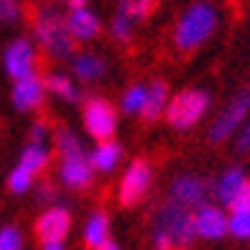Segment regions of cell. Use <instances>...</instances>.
<instances>
[{
    "mask_svg": "<svg viewBox=\"0 0 250 250\" xmlns=\"http://www.w3.org/2000/svg\"><path fill=\"white\" fill-rule=\"evenodd\" d=\"M31 184H33V176L31 174H26L23 168H13L10 171V176H8V189L13 191V194H23V191H28L31 189Z\"/></svg>",
    "mask_w": 250,
    "mask_h": 250,
    "instance_id": "26",
    "label": "cell"
},
{
    "mask_svg": "<svg viewBox=\"0 0 250 250\" xmlns=\"http://www.w3.org/2000/svg\"><path fill=\"white\" fill-rule=\"evenodd\" d=\"M64 23H66L69 36L74 39V43L77 41H89V39H95L100 33V18L92 13V10H87V8L72 10V13L64 18Z\"/></svg>",
    "mask_w": 250,
    "mask_h": 250,
    "instance_id": "15",
    "label": "cell"
},
{
    "mask_svg": "<svg viewBox=\"0 0 250 250\" xmlns=\"http://www.w3.org/2000/svg\"><path fill=\"white\" fill-rule=\"evenodd\" d=\"M107 232H110V220L105 212H95L84 225V245L97 250L100 245L107 243Z\"/></svg>",
    "mask_w": 250,
    "mask_h": 250,
    "instance_id": "19",
    "label": "cell"
},
{
    "mask_svg": "<svg viewBox=\"0 0 250 250\" xmlns=\"http://www.w3.org/2000/svg\"><path fill=\"white\" fill-rule=\"evenodd\" d=\"M194 232L202 240H222L227 235V212L220 204H202L194 209Z\"/></svg>",
    "mask_w": 250,
    "mask_h": 250,
    "instance_id": "11",
    "label": "cell"
},
{
    "mask_svg": "<svg viewBox=\"0 0 250 250\" xmlns=\"http://www.w3.org/2000/svg\"><path fill=\"white\" fill-rule=\"evenodd\" d=\"M248 174L243 166H230L225 168V171L217 176V181H214V197H217L220 204H225V207H230L232 199L240 194V189L248 184Z\"/></svg>",
    "mask_w": 250,
    "mask_h": 250,
    "instance_id": "13",
    "label": "cell"
},
{
    "mask_svg": "<svg viewBox=\"0 0 250 250\" xmlns=\"http://www.w3.org/2000/svg\"><path fill=\"white\" fill-rule=\"evenodd\" d=\"M146 92H148V87L146 84H133L128 92L123 95V112H141L143 105H146Z\"/></svg>",
    "mask_w": 250,
    "mask_h": 250,
    "instance_id": "23",
    "label": "cell"
},
{
    "mask_svg": "<svg viewBox=\"0 0 250 250\" xmlns=\"http://www.w3.org/2000/svg\"><path fill=\"white\" fill-rule=\"evenodd\" d=\"M151 10H153V3H143V0H125V3H120V13H125L130 21L146 18Z\"/></svg>",
    "mask_w": 250,
    "mask_h": 250,
    "instance_id": "27",
    "label": "cell"
},
{
    "mask_svg": "<svg viewBox=\"0 0 250 250\" xmlns=\"http://www.w3.org/2000/svg\"><path fill=\"white\" fill-rule=\"evenodd\" d=\"M110 31H112V36H115L118 41H130L133 39V21L118 10V13L112 16V21H110Z\"/></svg>",
    "mask_w": 250,
    "mask_h": 250,
    "instance_id": "25",
    "label": "cell"
},
{
    "mask_svg": "<svg viewBox=\"0 0 250 250\" xmlns=\"http://www.w3.org/2000/svg\"><path fill=\"white\" fill-rule=\"evenodd\" d=\"M212 105L209 92L204 89H184L166 105V120L176 130H189L207 115Z\"/></svg>",
    "mask_w": 250,
    "mask_h": 250,
    "instance_id": "5",
    "label": "cell"
},
{
    "mask_svg": "<svg viewBox=\"0 0 250 250\" xmlns=\"http://www.w3.org/2000/svg\"><path fill=\"white\" fill-rule=\"evenodd\" d=\"M43 87L51 89L56 97H62V100H66V102H77V100H79L77 87L72 84V79L64 77V74H49L46 82H43Z\"/></svg>",
    "mask_w": 250,
    "mask_h": 250,
    "instance_id": "21",
    "label": "cell"
},
{
    "mask_svg": "<svg viewBox=\"0 0 250 250\" xmlns=\"http://www.w3.org/2000/svg\"><path fill=\"white\" fill-rule=\"evenodd\" d=\"M69 227H72L69 212L62 209V207H54V209H49V212H43L41 217L36 220V235H39L41 243H46V240H59V243H64V237H66V232H69Z\"/></svg>",
    "mask_w": 250,
    "mask_h": 250,
    "instance_id": "12",
    "label": "cell"
},
{
    "mask_svg": "<svg viewBox=\"0 0 250 250\" xmlns=\"http://www.w3.org/2000/svg\"><path fill=\"white\" fill-rule=\"evenodd\" d=\"M43 135H46V123H33V128H31V143H41L43 141Z\"/></svg>",
    "mask_w": 250,
    "mask_h": 250,
    "instance_id": "31",
    "label": "cell"
},
{
    "mask_svg": "<svg viewBox=\"0 0 250 250\" xmlns=\"http://www.w3.org/2000/svg\"><path fill=\"white\" fill-rule=\"evenodd\" d=\"M250 115V89H240L227 105L220 110V115L209 125V141L225 143L243 128V123Z\"/></svg>",
    "mask_w": 250,
    "mask_h": 250,
    "instance_id": "6",
    "label": "cell"
},
{
    "mask_svg": "<svg viewBox=\"0 0 250 250\" xmlns=\"http://www.w3.org/2000/svg\"><path fill=\"white\" fill-rule=\"evenodd\" d=\"M3 64H5V72L16 82L33 77V69H36V49H33V43L28 39L10 41L3 54Z\"/></svg>",
    "mask_w": 250,
    "mask_h": 250,
    "instance_id": "10",
    "label": "cell"
},
{
    "mask_svg": "<svg viewBox=\"0 0 250 250\" xmlns=\"http://www.w3.org/2000/svg\"><path fill=\"white\" fill-rule=\"evenodd\" d=\"M220 26V10L212 3H191L174 26V43L179 51H194L207 43Z\"/></svg>",
    "mask_w": 250,
    "mask_h": 250,
    "instance_id": "2",
    "label": "cell"
},
{
    "mask_svg": "<svg viewBox=\"0 0 250 250\" xmlns=\"http://www.w3.org/2000/svg\"><path fill=\"white\" fill-rule=\"evenodd\" d=\"M41 250H64V243H59V240H46V243H41Z\"/></svg>",
    "mask_w": 250,
    "mask_h": 250,
    "instance_id": "32",
    "label": "cell"
},
{
    "mask_svg": "<svg viewBox=\"0 0 250 250\" xmlns=\"http://www.w3.org/2000/svg\"><path fill=\"white\" fill-rule=\"evenodd\" d=\"M56 151H59V176L66 187H87L95 176V168L89 156L84 153L79 138L69 128H56Z\"/></svg>",
    "mask_w": 250,
    "mask_h": 250,
    "instance_id": "3",
    "label": "cell"
},
{
    "mask_svg": "<svg viewBox=\"0 0 250 250\" xmlns=\"http://www.w3.org/2000/svg\"><path fill=\"white\" fill-rule=\"evenodd\" d=\"M97 250H120V248H118V245H115V243H112V240H107V243H105V245H100V248H97Z\"/></svg>",
    "mask_w": 250,
    "mask_h": 250,
    "instance_id": "33",
    "label": "cell"
},
{
    "mask_svg": "<svg viewBox=\"0 0 250 250\" xmlns=\"http://www.w3.org/2000/svg\"><path fill=\"white\" fill-rule=\"evenodd\" d=\"M235 148L240 151V153H248L250 151V115L243 123V128L235 133Z\"/></svg>",
    "mask_w": 250,
    "mask_h": 250,
    "instance_id": "29",
    "label": "cell"
},
{
    "mask_svg": "<svg viewBox=\"0 0 250 250\" xmlns=\"http://www.w3.org/2000/svg\"><path fill=\"white\" fill-rule=\"evenodd\" d=\"M151 179H153V171H151V164L138 158V161H133L128 166V171H125L123 181H120V191H118V199L120 204L125 207H133L135 202H138L146 191L151 187Z\"/></svg>",
    "mask_w": 250,
    "mask_h": 250,
    "instance_id": "9",
    "label": "cell"
},
{
    "mask_svg": "<svg viewBox=\"0 0 250 250\" xmlns=\"http://www.w3.org/2000/svg\"><path fill=\"white\" fill-rule=\"evenodd\" d=\"M230 209H232V212H250V181L240 189V194L232 199Z\"/></svg>",
    "mask_w": 250,
    "mask_h": 250,
    "instance_id": "30",
    "label": "cell"
},
{
    "mask_svg": "<svg viewBox=\"0 0 250 250\" xmlns=\"http://www.w3.org/2000/svg\"><path fill=\"white\" fill-rule=\"evenodd\" d=\"M46 164H49V151H46L43 143H28L23 148V153H21V158H18V168H23V171L31 174V176L43 171Z\"/></svg>",
    "mask_w": 250,
    "mask_h": 250,
    "instance_id": "17",
    "label": "cell"
},
{
    "mask_svg": "<svg viewBox=\"0 0 250 250\" xmlns=\"http://www.w3.org/2000/svg\"><path fill=\"white\" fill-rule=\"evenodd\" d=\"M227 235H232L240 243H250V212L227 214Z\"/></svg>",
    "mask_w": 250,
    "mask_h": 250,
    "instance_id": "22",
    "label": "cell"
},
{
    "mask_svg": "<svg viewBox=\"0 0 250 250\" xmlns=\"http://www.w3.org/2000/svg\"><path fill=\"white\" fill-rule=\"evenodd\" d=\"M84 128L100 143L112 141V133H115V128H118L115 107H112L107 100H100V97L89 100L84 105Z\"/></svg>",
    "mask_w": 250,
    "mask_h": 250,
    "instance_id": "7",
    "label": "cell"
},
{
    "mask_svg": "<svg viewBox=\"0 0 250 250\" xmlns=\"http://www.w3.org/2000/svg\"><path fill=\"white\" fill-rule=\"evenodd\" d=\"M105 72H107V64L102 56H97V54L74 56V74L82 79V82H95V79H100Z\"/></svg>",
    "mask_w": 250,
    "mask_h": 250,
    "instance_id": "18",
    "label": "cell"
},
{
    "mask_svg": "<svg viewBox=\"0 0 250 250\" xmlns=\"http://www.w3.org/2000/svg\"><path fill=\"white\" fill-rule=\"evenodd\" d=\"M120 156H123L120 143L105 141V143H100L97 148H95V153L89 156V161H92V168H95V171H112V168L118 166Z\"/></svg>",
    "mask_w": 250,
    "mask_h": 250,
    "instance_id": "20",
    "label": "cell"
},
{
    "mask_svg": "<svg viewBox=\"0 0 250 250\" xmlns=\"http://www.w3.org/2000/svg\"><path fill=\"white\" fill-rule=\"evenodd\" d=\"M33 31L43 49H46L54 59H72L74 54V39L66 31L64 18L56 13L54 8H39L36 21H33Z\"/></svg>",
    "mask_w": 250,
    "mask_h": 250,
    "instance_id": "4",
    "label": "cell"
},
{
    "mask_svg": "<svg viewBox=\"0 0 250 250\" xmlns=\"http://www.w3.org/2000/svg\"><path fill=\"white\" fill-rule=\"evenodd\" d=\"M207 194L209 187L207 181L197 174H181L171 181V189H168V202L179 204L184 209H199L202 204H207Z\"/></svg>",
    "mask_w": 250,
    "mask_h": 250,
    "instance_id": "8",
    "label": "cell"
},
{
    "mask_svg": "<svg viewBox=\"0 0 250 250\" xmlns=\"http://www.w3.org/2000/svg\"><path fill=\"white\" fill-rule=\"evenodd\" d=\"M197 240L194 232V212L166 202L156 214L153 225V245L156 250H187Z\"/></svg>",
    "mask_w": 250,
    "mask_h": 250,
    "instance_id": "1",
    "label": "cell"
},
{
    "mask_svg": "<svg viewBox=\"0 0 250 250\" xmlns=\"http://www.w3.org/2000/svg\"><path fill=\"white\" fill-rule=\"evenodd\" d=\"M21 16V5L13 0H0V23H16Z\"/></svg>",
    "mask_w": 250,
    "mask_h": 250,
    "instance_id": "28",
    "label": "cell"
},
{
    "mask_svg": "<svg viewBox=\"0 0 250 250\" xmlns=\"http://www.w3.org/2000/svg\"><path fill=\"white\" fill-rule=\"evenodd\" d=\"M43 92H46V87H43V82L33 74L28 79H21V82H16L13 87V105L16 110L21 112H28V110H36L41 102H43Z\"/></svg>",
    "mask_w": 250,
    "mask_h": 250,
    "instance_id": "14",
    "label": "cell"
},
{
    "mask_svg": "<svg viewBox=\"0 0 250 250\" xmlns=\"http://www.w3.org/2000/svg\"><path fill=\"white\" fill-rule=\"evenodd\" d=\"M0 250H23V235L16 225L0 227Z\"/></svg>",
    "mask_w": 250,
    "mask_h": 250,
    "instance_id": "24",
    "label": "cell"
},
{
    "mask_svg": "<svg viewBox=\"0 0 250 250\" xmlns=\"http://www.w3.org/2000/svg\"><path fill=\"white\" fill-rule=\"evenodd\" d=\"M166 105H168V87L166 82H153L146 92V105L141 110V115L146 120H156L166 112Z\"/></svg>",
    "mask_w": 250,
    "mask_h": 250,
    "instance_id": "16",
    "label": "cell"
}]
</instances>
